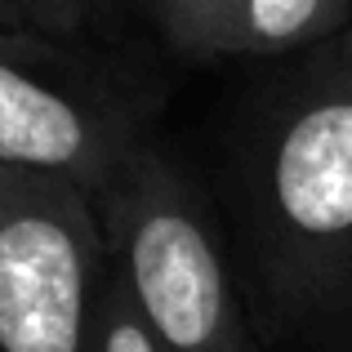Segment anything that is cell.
Wrapping results in <instances>:
<instances>
[{"mask_svg": "<svg viewBox=\"0 0 352 352\" xmlns=\"http://www.w3.org/2000/svg\"><path fill=\"white\" fill-rule=\"evenodd\" d=\"M245 183L272 312L299 321L352 308V27L308 54L267 112Z\"/></svg>", "mask_w": 352, "mask_h": 352, "instance_id": "obj_1", "label": "cell"}, {"mask_svg": "<svg viewBox=\"0 0 352 352\" xmlns=\"http://www.w3.org/2000/svg\"><path fill=\"white\" fill-rule=\"evenodd\" d=\"M0 23L14 27V9H9V0H0Z\"/></svg>", "mask_w": 352, "mask_h": 352, "instance_id": "obj_9", "label": "cell"}, {"mask_svg": "<svg viewBox=\"0 0 352 352\" xmlns=\"http://www.w3.org/2000/svg\"><path fill=\"white\" fill-rule=\"evenodd\" d=\"M245 0H147V14L156 18L161 36L188 58H219L228 54Z\"/></svg>", "mask_w": 352, "mask_h": 352, "instance_id": "obj_6", "label": "cell"}, {"mask_svg": "<svg viewBox=\"0 0 352 352\" xmlns=\"http://www.w3.org/2000/svg\"><path fill=\"white\" fill-rule=\"evenodd\" d=\"M98 214L156 352H254L206 201L179 165L143 143L98 192Z\"/></svg>", "mask_w": 352, "mask_h": 352, "instance_id": "obj_2", "label": "cell"}, {"mask_svg": "<svg viewBox=\"0 0 352 352\" xmlns=\"http://www.w3.org/2000/svg\"><path fill=\"white\" fill-rule=\"evenodd\" d=\"M94 352H156L152 335H147L143 317H138L129 290L120 285V276L112 272L103 294V312H98V335H94Z\"/></svg>", "mask_w": 352, "mask_h": 352, "instance_id": "obj_7", "label": "cell"}, {"mask_svg": "<svg viewBox=\"0 0 352 352\" xmlns=\"http://www.w3.org/2000/svg\"><path fill=\"white\" fill-rule=\"evenodd\" d=\"M138 147V112L103 72L54 36L0 23V170L103 192Z\"/></svg>", "mask_w": 352, "mask_h": 352, "instance_id": "obj_4", "label": "cell"}, {"mask_svg": "<svg viewBox=\"0 0 352 352\" xmlns=\"http://www.w3.org/2000/svg\"><path fill=\"white\" fill-rule=\"evenodd\" d=\"M352 27V0H245L228 54L241 58H281L317 50Z\"/></svg>", "mask_w": 352, "mask_h": 352, "instance_id": "obj_5", "label": "cell"}, {"mask_svg": "<svg viewBox=\"0 0 352 352\" xmlns=\"http://www.w3.org/2000/svg\"><path fill=\"white\" fill-rule=\"evenodd\" d=\"M107 281L98 192L0 170V352H94Z\"/></svg>", "mask_w": 352, "mask_h": 352, "instance_id": "obj_3", "label": "cell"}, {"mask_svg": "<svg viewBox=\"0 0 352 352\" xmlns=\"http://www.w3.org/2000/svg\"><path fill=\"white\" fill-rule=\"evenodd\" d=\"M103 5H112V0H9L14 27L54 36V41H72Z\"/></svg>", "mask_w": 352, "mask_h": 352, "instance_id": "obj_8", "label": "cell"}]
</instances>
